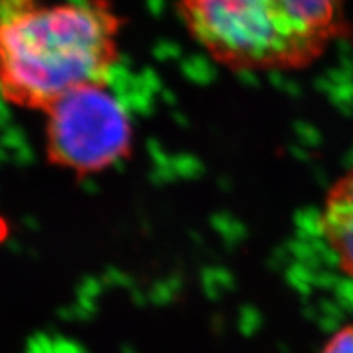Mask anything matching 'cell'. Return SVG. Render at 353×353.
Masks as SVG:
<instances>
[{
  "label": "cell",
  "mask_w": 353,
  "mask_h": 353,
  "mask_svg": "<svg viewBox=\"0 0 353 353\" xmlns=\"http://www.w3.org/2000/svg\"><path fill=\"white\" fill-rule=\"evenodd\" d=\"M123 26L110 0H0V95L46 112L79 87L108 83Z\"/></svg>",
  "instance_id": "obj_1"
},
{
  "label": "cell",
  "mask_w": 353,
  "mask_h": 353,
  "mask_svg": "<svg viewBox=\"0 0 353 353\" xmlns=\"http://www.w3.org/2000/svg\"><path fill=\"white\" fill-rule=\"evenodd\" d=\"M348 0H176L192 38L232 72H293L352 34Z\"/></svg>",
  "instance_id": "obj_2"
},
{
  "label": "cell",
  "mask_w": 353,
  "mask_h": 353,
  "mask_svg": "<svg viewBox=\"0 0 353 353\" xmlns=\"http://www.w3.org/2000/svg\"><path fill=\"white\" fill-rule=\"evenodd\" d=\"M44 113L46 161L57 169L83 179L131 156L132 121L108 83L79 87Z\"/></svg>",
  "instance_id": "obj_3"
},
{
  "label": "cell",
  "mask_w": 353,
  "mask_h": 353,
  "mask_svg": "<svg viewBox=\"0 0 353 353\" xmlns=\"http://www.w3.org/2000/svg\"><path fill=\"white\" fill-rule=\"evenodd\" d=\"M321 231L341 270L353 278V167L325 193Z\"/></svg>",
  "instance_id": "obj_4"
},
{
  "label": "cell",
  "mask_w": 353,
  "mask_h": 353,
  "mask_svg": "<svg viewBox=\"0 0 353 353\" xmlns=\"http://www.w3.org/2000/svg\"><path fill=\"white\" fill-rule=\"evenodd\" d=\"M321 353H353V324L339 329L325 342Z\"/></svg>",
  "instance_id": "obj_5"
}]
</instances>
